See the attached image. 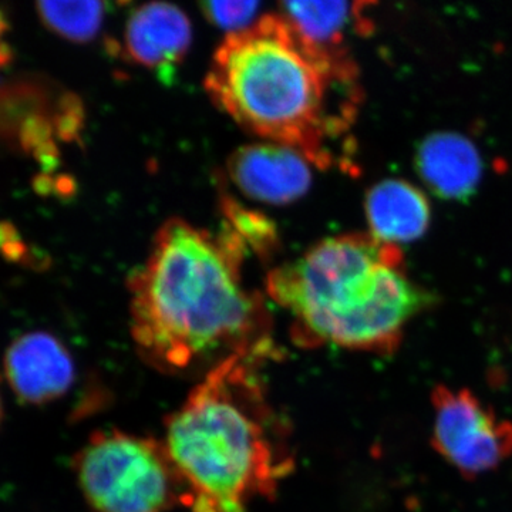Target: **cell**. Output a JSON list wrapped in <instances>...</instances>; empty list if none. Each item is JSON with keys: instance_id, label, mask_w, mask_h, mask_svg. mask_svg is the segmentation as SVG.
I'll use <instances>...</instances> for the list:
<instances>
[{"instance_id": "8fae6325", "label": "cell", "mask_w": 512, "mask_h": 512, "mask_svg": "<svg viewBox=\"0 0 512 512\" xmlns=\"http://www.w3.org/2000/svg\"><path fill=\"white\" fill-rule=\"evenodd\" d=\"M365 212L369 234L384 244L416 241L429 229L430 202L426 195L404 180L390 178L370 188Z\"/></svg>"}, {"instance_id": "2e32d148", "label": "cell", "mask_w": 512, "mask_h": 512, "mask_svg": "<svg viewBox=\"0 0 512 512\" xmlns=\"http://www.w3.org/2000/svg\"><path fill=\"white\" fill-rule=\"evenodd\" d=\"M258 2H204L201 3L205 18L218 28L231 33L241 32L255 23L259 9Z\"/></svg>"}, {"instance_id": "d6986e66", "label": "cell", "mask_w": 512, "mask_h": 512, "mask_svg": "<svg viewBox=\"0 0 512 512\" xmlns=\"http://www.w3.org/2000/svg\"><path fill=\"white\" fill-rule=\"evenodd\" d=\"M3 419H5V406H3V400L0 397V426H2Z\"/></svg>"}, {"instance_id": "7a4b0ae2", "label": "cell", "mask_w": 512, "mask_h": 512, "mask_svg": "<svg viewBox=\"0 0 512 512\" xmlns=\"http://www.w3.org/2000/svg\"><path fill=\"white\" fill-rule=\"evenodd\" d=\"M205 90L249 133L293 148L322 168L338 161L336 148L360 101L346 49L313 45L282 13L225 37Z\"/></svg>"}, {"instance_id": "ba28073f", "label": "cell", "mask_w": 512, "mask_h": 512, "mask_svg": "<svg viewBox=\"0 0 512 512\" xmlns=\"http://www.w3.org/2000/svg\"><path fill=\"white\" fill-rule=\"evenodd\" d=\"M311 165L299 151L266 141L235 151L228 161V174L252 200L285 205L308 192Z\"/></svg>"}, {"instance_id": "7c38bea8", "label": "cell", "mask_w": 512, "mask_h": 512, "mask_svg": "<svg viewBox=\"0 0 512 512\" xmlns=\"http://www.w3.org/2000/svg\"><path fill=\"white\" fill-rule=\"evenodd\" d=\"M363 2H286L282 15L313 45L330 50L345 49L349 33H365L372 25Z\"/></svg>"}, {"instance_id": "ac0fdd59", "label": "cell", "mask_w": 512, "mask_h": 512, "mask_svg": "<svg viewBox=\"0 0 512 512\" xmlns=\"http://www.w3.org/2000/svg\"><path fill=\"white\" fill-rule=\"evenodd\" d=\"M9 29V20L6 18L5 13L0 10V73L8 69L10 64H12V47H10L8 40H6Z\"/></svg>"}, {"instance_id": "9a60e30c", "label": "cell", "mask_w": 512, "mask_h": 512, "mask_svg": "<svg viewBox=\"0 0 512 512\" xmlns=\"http://www.w3.org/2000/svg\"><path fill=\"white\" fill-rule=\"evenodd\" d=\"M43 101L45 96L26 84L0 92V140L12 136L18 143L20 127L33 114L42 113Z\"/></svg>"}, {"instance_id": "5bb4252c", "label": "cell", "mask_w": 512, "mask_h": 512, "mask_svg": "<svg viewBox=\"0 0 512 512\" xmlns=\"http://www.w3.org/2000/svg\"><path fill=\"white\" fill-rule=\"evenodd\" d=\"M224 211L227 227L244 242L247 249L251 247L261 256L271 254L276 245L275 228L271 221L231 200L225 201Z\"/></svg>"}, {"instance_id": "6da1fadb", "label": "cell", "mask_w": 512, "mask_h": 512, "mask_svg": "<svg viewBox=\"0 0 512 512\" xmlns=\"http://www.w3.org/2000/svg\"><path fill=\"white\" fill-rule=\"evenodd\" d=\"M245 251L228 227L214 235L177 218L165 222L128 282L131 336L147 365L205 375L232 356L278 359L268 306L242 276Z\"/></svg>"}, {"instance_id": "8992f818", "label": "cell", "mask_w": 512, "mask_h": 512, "mask_svg": "<svg viewBox=\"0 0 512 512\" xmlns=\"http://www.w3.org/2000/svg\"><path fill=\"white\" fill-rule=\"evenodd\" d=\"M431 446L468 480L491 473L512 456V423L503 420L470 389L446 384L431 393Z\"/></svg>"}, {"instance_id": "5b68a950", "label": "cell", "mask_w": 512, "mask_h": 512, "mask_svg": "<svg viewBox=\"0 0 512 512\" xmlns=\"http://www.w3.org/2000/svg\"><path fill=\"white\" fill-rule=\"evenodd\" d=\"M74 473L93 512H170L190 493L163 440L117 429L90 436Z\"/></svg>"}, {"instance_id": "277c9868", "label": "cell", "mask_w": 512, "mask_h": 512, "mask_svg": "<svg viewBox=\"0 0 512 512\" xmlns=\"http://www.w3.org/2000/svg\"><path fill=\"white\" fill-rule=\"evenodd\" d=\"M266 292L288 313L295 345L380 356L396 353L407 326L434 302L407 274L400 248L369 232L323 239L276 266Z\"/></svg>"}, {"instance_id": "9c48e42d", "label": "cell", "mask_w": 512, "mask_h": 512, "mask_svg": "<svg viewBox=\"0 0 512 512\" xmlns=\"http://www.w3.org/2000/svg\"><path fill=\"white\" fill-rule=\"evenodd\" d=\"M191 40V22L183 10L171 3L151 2L128 16L121 49L130 62L171 79Z\"/></svg>"}, {"instance_id": "52a82bcc", "label": "cell", "mask_w": 512, "mask_h": 512, "mask_svg": "<svg viewBox=\"0 0 512 512\" xmlns=\"http://www.w3.org/2000/svg\"><path fill=\"white\" fill-rule=\"evenodd\" d=\"M5 375L20 402L40 406L69 393L76 363L62 340L37 330L20 336L6 350Z\"/></svg>"}, {"instance_id": "e0dca14e", "label": "cell", "mask_w": 512, "mask_h": 512, "mask_svg": "<svg viewBox=\"0 0 512 512\" xmlns=\"http://www.w3.org/2000/svg\"><path fill=\"white\" fill-rule=\"evenodd\" d=\"M0 251L10 262H23V259L29 255L18 229L10 222H0Z\"/></svg>"}, {"instance_id": "30bf717a", "label": "cell", "mask_w": 512, "mask_h": 512, "mask_svg": "<svg viewBox=\"0 0 512 512\" xmlns=\"http://www.w3.org/2000/svg\"><path fill=\"white\" fill-rule=\"evenodd\" d=\"M416 168L423 183L437 197L464 201L477 191L483 161L477 147L457 133H434L421 141Z\"/></svg>"}, {"instance_id": "4fadbf2b", "label": "cell", "mask_w": 512, "mask_h": 512, "mask_svg": "<svg viewBox=\"0 0 512 512\" xmlns=\"http://www.w3.org/2000/svg\"><path fill=\"white\" fill-rule=\"evenodd\" d=\"M37 10L47 28L72 42L92 40L106 12L101 2H40Z\"/></svg>"}, {"instance_id": "3957f363", "label": "cell", "mask_w": 512, "mask_h": 512, "mask_svg": "<svg viewBox=\"0 0 512 512\" xmlns=\"http://www.w3.org/2000/svg\"><path fill=\"white\" fill-rule=\"evenodd\" d=\"M264 363L232 356L201 377L165 421L164 444L190 512H249L295 470L285 421L269 402Z\"/></svg>"}]
</instances>
